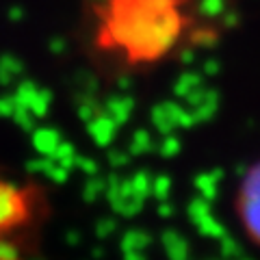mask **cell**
<instances>
[{
    "label": "cell",
    "mask_w": 260,
    "mask_h": 260,
    "mask_svg": "<svg viewBox=\"0 0 260 260\" xmlns=\"http://www.w3.org/2000/svg\"><path fill=\"white\" fill-rule=\"evenodd\" d=\"M0 260H20V258L9 245H5L3 243V245H0Z\"/></svg>",
    "instance_id": "obj_3"
},
{
    "label": "cell",
    "mask_w": 260,
    "mask_h": 260,
    "mask_svg": "<svg viewBox=\"0 0 260 260\" xmlns=\"http://www.w3.org/2000/svg\"><path fill=\"white\" fill-rule=\"evenodd\" d=\"M234 0H80L87 48L121 72H145L215 44Z\"/></svg>",
    "instance_id": "obj_1"
},
{
    "label": "cell",
    "mask_w": 260,
    "mask_h": 260,
    "mask_svg": "<svg viewBox=\"0 0 260 260\" xmlns=\"http://www.w3.org/2000/svg\"><path fill=\"white\" fill-rule=\"evenodd\" d=\"M234 217L245 239L260 249V160L251 165L234 193Z\"/></svg>",
    "instance_id": "obj_2"
}]
</instances>
